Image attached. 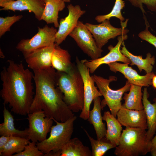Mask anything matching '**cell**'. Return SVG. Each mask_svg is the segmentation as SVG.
<instances>
[{
	"instance_id": "1",
	"label": "cell",
	"mask_w": 156,
	"mask_h": 156,
	"mask_svg": "<svg viewBox=\"0 0 156 156\" xmlns=\"http://www.w3.org/2000/svg\"><path fill=\"white\" fill-rule=\"evenodd\" d=\"M0 73L2 88L0 95L4 105L8 104L15 114L25 116L30 113L34 96V74L22 63L11 60Z\"/></svg>"
},
{
	"instance_id": "2",
	"label": "cell",
	"mask_w": 156,
	"mask_h": 156,
	"mask_svg": "<svg viewBox=\"0 0 156 156\" xmlns=\"http://www.w3.org/2000/svg\"><path fill=\"white\" fill-rule=\"evenodd\" d=\"M33 72L35 93L30 113L42 110L47 116L61 122L73 117L58 86L57 71L51 67Z\"/></svg>"
},
{
	"instance_id": "3",
	"label": "cell",
	"mask_w": 156,
	"mask_h": 156,
	"mask_svg": "<svg viewBox=\"0 0 156 156\" xmlns=\"http://www.w3.org/2000/svg\"><path fill=\"white\" fill-rule=\"evenodd\" d=\"M57 73L58 86L65 102L73 112L81 111L84 103L83 83L76 66L69 73Z\"/></svg>"
},
{
	"instance_id": "4",
	"label": "cell",
	"mask_w": 156,
	"mask_h": 156,
	"mask_svg": "<svg viewBox=\"0 0 156 156\" xmlns=\"http://www.w3.org/2000/svg\"><path fill=\"white\" fill-rule=\"evenodd\" d=\"M146 130L131 127L123 129L114 154L117 156H139L150 152L151 141L147 138Z\"/></svg>"
},
{
	"instance_id": "5",
	"label": "cell",
	"mask_w": 156,
	"mask_h": 156,
	"mask_svg": "<svg viewBox=\"0 0 156 156\" xmlns=\"http://www.w3.org/2000/svg\"><path fill=\"white\" fill-rule=\"evenodd\" d=\"M77 118L74 116L64 122L53 120L56 123L52 126L48 138L36 145L45 156H61L64 146L71 139L74 131V122Z\"/></svg>"
},
{
	"instance_id": "6",
	"label": "cell",
	"mask_w": 156,
	"mask_h": 156,
	"mask_svg": "<svg viewBox=\"0 0 156 156\" xmlns=\"http://www.w3.org/2000/svg\"><path fill=\"white\" fill-rule=\"evenodd\" d=\"M92 77L95 83L104 98L101 102L102 108L107 105L111 113L116 117L118 111L122 106L121 101L122 96L125 93L129 91L131 84L127 80L123 87L114 90L109 87V84L111 82L116 81V77L110 76L108 79H107L94 75Z\"/></svg>"
},
{
	"instance_id": "7",
	"label": "cell",
	"mask_w": 156,
	"mask_h": 156,
	"mask_svg": "<svg viewBox=\"0 0 156 156\" xmlns=\"http://www.w3.org/2000/svg\"><path fill=\"white\" fill-rule=\"evenodd\" d=\"M38 28V32L35 35L30 39L21 40L16 47L24 56L37 49L55 44L57 31L56 29L47 25Z\"/></svg>"
},
{
	"instance_id": "8",
	"label": "cell",
	"mask_w": 156,
	"mask_h": 156,
	"mask_svg": "<svg viewBox=\"0 0 156 156\" xmlns=\"http://www.w3.org/2000/svg\"><path fill=\"white\" fill-rule=\"evenodd\" d=\"M75 61L77 67L83 79L84 86V106L79 117L87 120L88 118L92 102L95 98L102 95L95 86L92 76L90 75L89 69L84 64V60H80L76 57Z\"/></svg>"
},
{
	"instance_id": "9",
	"label": "cell",
	"mask_w": 156,
	"mask_h": 156,
	"mask_svg": "<svg viewBox=\"0 0 156 156\" xmlns=\"http://www.w3.org/2000/svg\"><path fill=\"white\" fill-rule=\"evenodd\" d=\"M27 119L29 122L27 138L36 143L46 139L53 126V118L47 116L43 111L40 110L30 113Z\"/></svg>"
},
{
	"instance_id": "10",
	"label": "cell",
	"mask_w": 156,
	"mask_h": 156,
	"mask_svg": "<svg viewBox=\"0 0 156 156\" xmlns=\"http://www.w3.org/2000/svg\"><path fill=\"white\" fill-rule=\"evenodd\" d=\"M69 35L92 60L101 56L103 50L98 47L91 33L83 22L79 21L77 26Z\"/></svg>"
},
{
	"instance_id": "11",
	"label": "cell",
	"mask_w": 156,
	"mask_h": 156,
	"mask_svg": "<svg viewBox=\"0 0 156 156\" xmlns=\"http://www.w3.org/2000/svg\"><path fill=\"white\" fill-rule=\"evenodd\" d=\"M128 20L123 23L122 27L117 28L112 26L109 20H105L99 24L86 23L85 24L92 34L98 47L100 49L109 40L117 36L125 35L128 30L125 29Z\"/></svg>"
},
{
	"instance_id": "12",
	"label": "cell",
	"mask_w": 156,
	"mask_h": 156,
	"mask_svg": "<svg viewBox=\"0 0 156 156\" xmlns=\"http://www.w3.org/2000/svg\"><path fill=\"white\" fill-rule=\"evenodd\" d=\"M126 34L122 35L118 38V41L116 45L113 47L109 45L108 47L109 52L104 56L97 59L90 60H84V63L88 68L90 73H93L101 65L115 62H120L124 63L129 64L131 61L124 55L120 51V47L124 40L127 39Z\"/></svg>"
},
{
	"instance_id": "13",
	"label": "cell",
	"mask_w": 156,
	"mask_h": 156,
	"mask_svg": "<svg viewBox=\"0 0 156 156\" xmlns=\"http://www.w3.org/2000/svg\"><path fill=\"white\" fill-rule=\"evenodd\" d=\"M68 15L60 19L58 29L56 34L55 44L59 46L64 41L68 35L77 26L79 18L85 12L79 5H73L70 4L67 7Z\"/></svg>"
},
{
	"instance_id": "14",
	"label": "cell",
	"mask_w": 156,
	"mask_h": 156,
	"mask_svg": "<svg viewBox=\"0 0 156 156\" xmlns=\"http://www.w3.org/2000/svg\"><path fill=\"white\" fill-rule=\"evenodd\" d=\"M128 64L115 62L108 65L111 71L114 73H121L131 84L142 87H148L152 85V79L155 75L153 72L144 75H140L136 71L129 66Z\"/></svg>"
},
{
	"instance_id": "15",
	"label": "cell",
	"mask_w": 156,
	"mask_h": 156,
	"mask_svg": "<svg viewBox=\"0 0 156 156\" xmlns=\"http://www.w3.org/2000/svg\"><path fill=\"white\" fill-rule=\"evenodd\" d=\"M55 46V44L40 48L24 56L28 67L33 71L52 67L51 58Z\"/></svg>"
},
{
	"instance_id": "16",
	"label": "cell",
	"mask_w": 156,
	"mask_h": 156,
	"mask_svg": "<svg viewBox=\"0 0 156 156\" xmlns=\"http://www.w3.org/2000/svg\"><path fill=\"white\" fill-rule=\"evenodd\" d=\"M117 117L121 125L126 127L147 129L146 116L144 109L139 111L130 109L122 105Z\"/></svg>"
},
{
	"instance_id": "17",
	"label": "cell",
	"mask_w": 156,
	"mask_h": 156,
	"mask_svg": "<svg viewBox=\"0 0 156 156\" xmlns=\"http://www.w3.org/2000/svg\"><path fill=\"white\" fill-rule=\"evenodd\" d=\"M45 3L42 0H17L1 5L0 10H28L32 12L35 18L40 21L44 7Z\"/></svg>"
},
{
	"instance_id": "18",
	"label": "cell",
	"mask_w": 156,
	"mask_h": 156,
	"mask_svg": "<svg viewBox=\"0 0 156 156\" xmlns=\"http://www.w3.org/2000/svg\"><path fill=\"white\" fill-rule=\"evenodd\" d=\"M149 96L147 88H144L142 101L147 119V136L148 139L151 141L156 132V98L153 100L154 103H151L148 99Z\"/></svg>"
},
{
	"instance_id": "19",
	"label": "cell",
	"mask_w": 156,
	"mask_h": 156,
	"mask_svg": "<svg viewBox=\"0 0 156 156\" xmlns=\"http://www.w3.org/2000/svg\"><path fill=\"white\" fill-rule=\"evenodd\" d=\"M93 101V108L89 112L88 120L93 125L97 139L99 140L105 137L107 129L105 123L103 122V116L101 114V110L103 108L100 97H96Z\"/></svg>"
},
{
	"instance_id": "20",
	"label": "cell",
	"mask_w": 156,
	"mask_h": 156,
	"mask_svg": "<svg viewBox=\"0 0 156 156\" xmlns=\"http://www.w3.org/2000/svg\"><path fill=\"white\" fill-rule=\"evenodd\" d=\"M51 65L57 71L67 73H70L75 66L68 51L56 44L52 56Z\"/></svg>"
},
{
	"instance_id": "21",
	"label": "cell",
	"mask_w": 156,
	"mask_h": 156,
	"mask_svg": "<svg viewBox=\"0 0 156 156\" xmlns=\"http://www.w3.org/2000/svg\"><path fill=\"white\" fill-rule=\"evenodd\" d=\"M65 7V2L62 0H46L40 21L43 20L47 24L53 23L55 27H58V13Z\"/></svg>"
},
{
	"instance_id": "22",
	"label": "cell",
	"mask_w": 156,
	"mask_h": 156,
	"mask_svg": "<svg viewBox=\"0 0 156 156\" xmlns=\"http://www.w3.org/2000/svg\"><path fill=\"white\" fill-rule=\"evenodd\" d=\"M103 119L105 121L107 125L105 137L113 144L118 146L122 130V126L109 111L104 112Z\"/></svg>"
},
{
	"instance_id": "23",
	"label": "cell",
	"mask_w": 156,
	"mask_h": 156,
	"mask_svg": "<svg viewBox=\"0 0 156 156\" xmlns=\"http://www.w3.org/2000/svg\"><path fill=\"white\" fill-rule=\"evenodd\" d=\"M120 51L125 56L128 57L131 61L130 65H136L140 72L144 70L146 74L152 72L153 66L155 63V58L152 56L150 53H148L145 58L143 59L142 56L135 55L130 52L126 49L123 42Z\"/></svg>"
},
{
	"instance_id": "24",
	"label": "cell",
	"mask_w": 156,
	"mask_h": 156,
	"mask_svg": "<svg viewBox=\"0 0 156 156\" xmlns=\"http://www.w3.org/2000/svg\"><path fill=\"white\" fill-rule=\"evenodd\" d=\"M3 113L4 120L3 122L0 124V135H12L27 138L28 134V128L23 130L16 129L13 116L6 108L5 105Z\"/></svg>"
},
{
	"instance_id": "25",
	"label": "cell",
	"mask_w": 156,
	"mask_h": 156,
	"mask_svg": "<svg viewBox=\"0 0 156 156\" xmlns=\"http://www.w3.org/2000/svg\"><path fill=\"white\" fill-rule=\"evenodd\" d=\"M142 88L141 86L131 84L129 93L124 94L123 99L124 103L122 105L130 109L139 111L143 109Z\"/></svg>"
},
{
	"instance_id": "26",
	"label": "cell",
	"mask_w": 156,
	"mask_h": 156,
	"mask_svg": "<svg viewBox=\"0 0 156 156\" xmlns=\"http://www.w3.org/2000/svg\"><path fill=\"white\" fill-rule=\"evenodd\" d=\"M61 156H92V151L77 138L71 139L64 146Z\"/></svg>"
},
{
	"instance_id": "27",
	"label": "cell",
	"mask_w": 156,
	"mask_h": 156,
	"mask_svg": "<svg viewBox=\"0 0 156 156\" xmlns=\"http://www.w3.org/2000/svg\"><path fill=\"white\" fill-rule=\"evenodd\" d=\"M27 138L11 135L10 139L5 146L1 156H11L23 151L30 142Z\"/></svg>"
},
{
	"instance_id": "28",
	"label": "cell",
	"mask_w": 156,
	"mask_h": 156,
	"mask_svg": "<svg viewBox=\"0 0 156 156\" xmlns=\"http://www.w3.org/2000/svg\"><path fill=\"white\" fill-rule=\"evenodd\" d=\"M84 130L90 143L92 156H102L107 151L117 146L105 137L99 140H96L90 135L86 130Z\"/></svg>"
},
{
	"instance_id": "29",
	"label": "cell",
	"mask_w": 156,
	"mask_h": 156,
	"mask_svg": "<svg viewBox=\"0 0 156 156\" xmlns=\"http://www.w3.org/2000/svg\"><path fill=\"white\" fill-rule=\"evenodd\" d=\"M125 6V2L122 0H116L114 6L112 11L108 14L96 16L95 20L98 23H101L104 20H109L112 17L119 19L121 22L123 21L125 19L121 13V10Z\"/></svg>"
},
{
	"instance_id": "30",
	"label": "cell",
	"mask_w": 156,
	"mask_h": 156,
	"mask_svg": "<svg viewBox=\"0 0 156 156\" xmlns=\"http://www.w3.org/2000/svg\"><path fill=\"white\" fill-rule=\"evenodd\" d=\"M23 17L22 15H14L12 16L0 17V38H1L6 32L10 31L11 26Z\"/></svg>"
},
{
	"instance_id": "31",
	"label": "cell",
	"mask_w": 156,
	"mask_h": 156,
	"mask_svg": "<svg viewBox=\"0 0 156 156\" xmlns=\"http://www.w3.org/2000/svg\"><path fill=\"white\" fill-rule=\"evenodd\" d=\"M44 154L38 148L36 143L30 142L22 151L15 154L13 156H42Z\"/></svg>"
},
{
	"instance_id": "32",
	"label": "cell",
	"mask_w": 156,
	"mask_h": 156,
	"mask_svg": "<svg viewBox=\"0 0 156 156\" xmlns=\"http://www.w3.org/2000/svg\"><path fill=\"white\" fill-rule=\"evenodd\" d=\"M129 1L131 5L139 8L143 13L145 12L143 4L146 5L148 8L156 12V0H125Z\"/></svg>"
},
{
	"instance_id": "33",
	"label": "cell",
	"mask_w": 156,
	"mask_h": 156,
	"mask_svg": "<svg viewBox=\"0 0 156 156\" xmlns=\"http://www.w3.org/2000/svg\"><path fill=\"white\" fill-rule=\"evenodd\" d=\"M0 138V155L1 156L4 147L10 139L11 136L1 135Z\"/></svg>"
},
{
	"instance_id": "34",
	"label": "cell",
	"mask_w": 156,
	"mask_h": 156,
	"mask_svg": "<svg viewBox=\"0 0 156 156\" xmlns=\"http://www.w3.org/2000/svg\"><path fill=\"white\" fill-rule=\"evenodd\" d=\"M151 147L150 153L152 156H156V135L151 140Z\"/></svg>"
},
{
	"instance_id": "35",
	"label": "cell",
	"mask_w": 156,
	"mask_h": 156,
	"mask_svg": "<svg viewBox=\"0 0 156 156\" xmlns=\"http://www.w3.org/2000/svg\"><path fill=\"white\" fill-rule=\"evenodd\" d=\"M15 0H0V6L4 4L11 2Z\"/></svg>"
},
{
	"instance_id": "36",
	"label": "cell",
	"mask_w": 156,
	"mask_h": 156,
	"mask_svg": "<svg viewBox=\"0 0 156 156\" xmlns=\"http://www.w3.org/2000/svg\"><path fill=\"white\" fill-rule=\"evenodd\" d=\"M152 85L153 87L156 89V74H155L152 79Z\"/></svg>"
},
{
	"instance_id": "37",
	"label": "cell",
	"mask_w": 156,
	"mask_h": 156,
	"mask_svg": "<svg viewBox=\"0 0 156 156\" xmlns=\"http://www.w3.org/2000/svg\"><path fill=\"white\" fill-rule=\"evenodd\" d=\"M0 57L2 58H5V56L1 49L0 50Z\"/></svg>"
},
{
	"instance_id": "38",
	"label": "cell",
	"mask_w": 156,
	"mask_h": 156,
	"mask_svg": "<svg viewBox=\"0 0 156 156\" xmlns=\"http://www.w3.org/2000/svg\"><path fill=\"white\" fill-rule=\"evenodd\" d=\"M63 1L64 2H70V0H61Z\"/></svg>"
},
{
	"instance_id": "39",
	"label": "cell",
	"mask_w": 156,
	"mask_h": 156,
	"mask_svg": "<svg viewBox=\"0 0 156 156\" xmlns=\"http://www.w3.org/2000/svg\"><path fill=\"white\" fill-rule=\"evenodd\" d=\"M42 0L45 3V2L46 0Z\"/></svg>"
}]
</instances>
